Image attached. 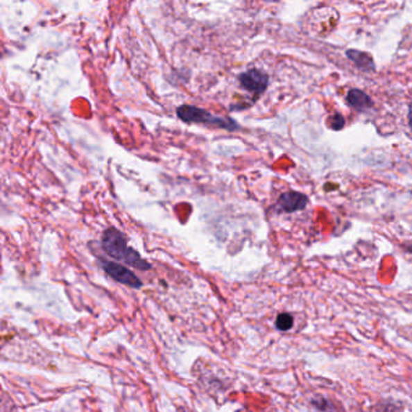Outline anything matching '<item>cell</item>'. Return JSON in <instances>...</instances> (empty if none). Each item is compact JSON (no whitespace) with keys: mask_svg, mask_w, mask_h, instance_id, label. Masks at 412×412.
Here are the masks:
<instances>
[{"mask_svg":"<svg viewBox=\"0 0 412 412\" xmlns=\"http://www.w3.org/2000/svg\"><path fill=\"white\" fill-rule=\"evenodd\" d=\"M102 248L112 259L136 267L137 270L148 271L151 268L149 262L141 258L139 253L127 244V239L120 230L109 228L102 236Z\"/></svg>","mask_w":412,"mask_h":412,"instance_id":"6da1fadb","label":"cell"},{"mask_svg":"<svg viewBox=\"0 0 412 412\" xmlns=\"http://www.w3.org/2000/svg\"><path fill=\"white\" fill-rule=\"evenodd\" d=\"M177 115L182 121L187 123H203L211 126L219 127L226 131H237L239 125L231 117H218L213 115L205 109L198 108L195 105L184 104L177 109Z\"/></svg>","mask_w":412,"mask_h":412,"instance_id":"7a4b0ae2","label":"cell"},{"mask_svg":"<svg viewBox=\"0 0 412 412\" xmlns=\"http://www.w3.org/2000/svg\"><path fill=\"white\" fill-rule=\"evenodd\" d=\"M99 262H101V266H102L104 271L107 272L112 280H115L119 283L131 286V288H136V289H139L143 286V282L133 272L130 271L127 267L122 266V265L117 264V262L103 260V259H101Z\"/></svg>","mask_w":412,"mask_h":412,"instance_id":"3957f363","label":"cell"},{"mask_svg":"<svg viewBox=\"0 0 412 412\" xmlns=\"http://www.w3.org/2000/svg\"><path fill=\"white\" fill-rule=\"evenodd\" d=\"M239 84L257 97L264 94L268 86V75L259 69H250L239 75Z\"/></svg>","mask_w":412,"mask_h":412,"instance_id":"277c9868","label":"cell"},{"mask_svg":"<svg viewBox=\"0 0 412 412\" xmlns=\"http://www.w3.org/2000/svg\"><path fill=\"white\" fill-rule=\"evenodd\" d=\"M309 203V197L298 191H288L282 194L278 201L277 207L282 212L286 213H294V212L302 211Z\"/></svg>","mask_w":412,"mask_h":412,"instance_id":"5b68a950","label":"cell"},{"mask_svg":"<svg viewBox=\"0 0 412 412\" xmlns=\"http://www.w3.org/2000/svg\"><path fill=\"white\" fill-rule=\"evenodd\" d=\"M347 103L357 112H369L374 107L372 99L361 89H352L347 94Z\"/></svg>","mask_w":412,"mask_h":412,"instance_id":"8992f818","label":"cell"},{"mask_svg":"<svg viewBox=\"0 0 412 412\" xmlns=\"http://www.w3.org/2000/svg\"><path fill=\"white\" fill-rule=\"evenodd\" d=\"M346 56L361 71H366V73L375 71L374 60L369 53L359 51L356 49H351V50L346 52Z\"/></svg>","mask_w":412,"mask_h":412,"instance_id":"52a82bcc","label":"cell"},{"mask_svg":"<svg viewBox=\"0 0 412 412\" xmlns=\"http://www.w3.org/2000/svg\"><path fill=\"white\" fill-rule=\"evenodd\" d=\"M293 324H294V318H293L291 314H278V317H277L276 319V327L278 330H281V332H286V330L291 329Z\"/></svg>","mask_w":412,"mask_h":412,"instance_id":"ba28073f","label":"cell"},{"mask_svg":"<svg viewBox=\"0 0 412 412\" xmlns=\"http://www.w3.org/2000/svg\"><path fill=\"white\" fill-rule=\"evenodd\" d=\"M314 406L317 408V410L320 412H336L335 411V408H334L333 404L328 402L327 399L320 398V399H314Z\"/></svg>","mask_w":412,"mask_h":412,"instance_id":"9c48e42d","label":"cell"},{"mask_svg":"<svg viewBox=\"0 0 412 412\" xmlns=\"http://www.w3.org/2000/svg\"><path fill=\"white\" fill-rule=\"evenodd\" d=\"M345 119L342 117L341 114H335L333 117H330L329 119V125H330V128L334 130V131H340L342 130L343 127H345Z\"/></svg>","mask_w":412,"mask_h":412,"instance_id":"30bf717a","label":"cell"},{"mask_svg":"<svg viewBox=\"0 0 412 412\" xmlns=\"http://www.w3.org/2000/svg\"><path fill=\"white\" fill-rule=\"evenodd\" d=\"M408 119H409V126L411 128L412 131V102L409 105V112H408Z\"/></svg>","mask_w":412,"mask_h":412,"instance_id":"8fae6325","label":"cell"}]
</instances>
